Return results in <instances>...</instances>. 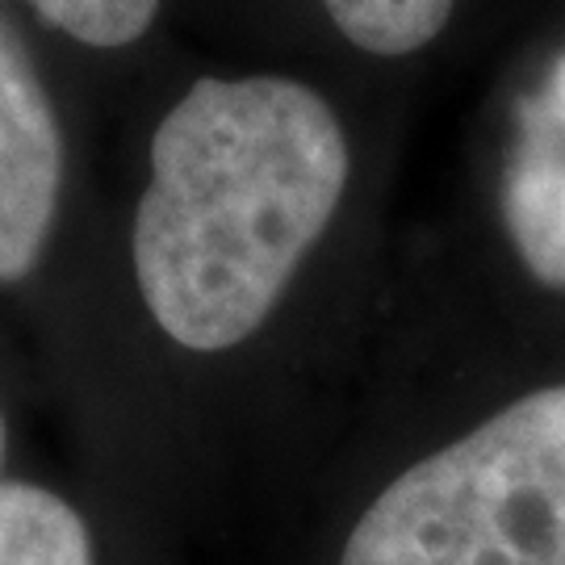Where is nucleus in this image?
<instances>
[{"label":"nucleus","instance_id":"nucleus-1","mask_svg":"<svg viewBox=\"0 0 565 565\" xmlns=\"http://www.w3.org/2000/svg\"><path fill=\"white\" fill-rule=\"evenodd\" d=\"M130 260L189 352L252 340L319 247L352 177L340 114L294 76H202L151 135Z\"/></svg>","mask_w":565,"mask_h":565},{"label":"nucleus","instance_id":"nucleus-2","mask_svg":"<svg viewBox=\"0 0 565 565\" xmlns=\"http://www.w3.org/2000/svg\"><path fill=\"white\" fill-rule=\"evenodd\" d=\"M340 565H565V385L403 469L352 524Z\"/></svg>","mask_w":565,"mask_h":565},{"label":"nucleus","instance_id":"nucleus-3","mask_svg":"<svg viewBox=\"0 0 565 565\" xmlns=\"http://www.w3.org/2000/svg\"><path fill=\"white\" fill-rule=\"evenodd\" d=\"M63 172L67 151L51 93L0 4V285L25 281L46 256Z\"/></svg>","mask_w":565,"mask_h":565},{"label":"nucleus","instance_id":"nucleus-4","mask_svg":"<svg viewBox=\"0 0 565 565\" xmlns=\"http://www.w3.org/2000/svg\"><path fill=\"white\" fill-rule=\"evenodd\" d=\"M499 214L532 281L565 289V46L515 102Z\"/></svg>","mask_w":565,"mask_h":565},{"label":"nucleus","instance_id":"nucleus-5","mask_svg":"<svg viewBox=\"0 0 565 565\" xmlns=\"http://www.w3.org/2000/svg\"><path fill=\"white\" fill-rule=\"evenodd\" d=\"M0 565H97L93 532L63 494L0 482Z\"/></svg>","mask_w":565,"mask_h":565},{"label":"nucleus","instance_id":"nucleus-6","mask_svg":"<svg viewBox=\"0 0 565 565\" xmlns=\"http://www.w3.org/2000/svg\"><path fill=\"white\" fill-rule=\"evenodd\" d=\"M323 9L356 51L403 60L445 34L457 0H323Z\"/></svg>","mask_w":565,"mask_h":565},{"label":"nucleus","instance_id":"nucleus-7","mask_svg":"<svg viewBox=\"0 0 565 565\" xmlns=\"http://www.w3.org/2000/svg\"><path fill=\"white\" fill-rule=\"evenodd\" d=\"M25 4L67 39L93 51H121L156 25L163 0H25Z\"/></svg>","mask_w":565,"mask_h":565},{"label":"nucleus","instance_id":"nucleus-8","mask_svg":"<svg viewBox=\"0 0 565 565\" xmlns=\"http://www.w3.org/2000/svg\"><path fill=\"white\" fill-rule=\"evenodd\" d=\"M4 445H9V431H4V415H0V461H4Z\"/></svg>","mask_w":565,"mask_h":565}]
</instances>
